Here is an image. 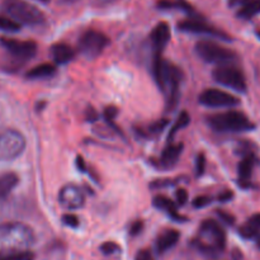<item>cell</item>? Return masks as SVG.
I'll return each mask as SVG.
<instances>
[{
    "label": "cell",
    "mask_w": 260,
    "mask_h": 260,
    "mask_svg": "<svg viewBox=\"0 0 260 260\" xmlns=\"http://www.w3.org/2000/svg\"><path fill=\"white\" fill-rule=\"evenodd\" d=\"M207 122L213 129L220 132H245L254 128L250 119L243 112L239 111L213 114L208 117Z\"/></svg>",
    "instance_id": "5"
},
{
    "label": "cell",
    "mask_w": 260,
    "mask_h": 260,
    "mask_svg": "<svg viewBox=\"0 0 260 260\" xmlns=\"http://www.w3.org/2000/svg\"><path fill=\"white\" fill-rule=\"evenodd\" d=\"M55 73H56L55 65L45 62V63H41V65H37V66H35V68L30 69L25 76H27L28 79H32V80H35V79L48 78V76H52Z\"/></svg>",
    "instance_id": "21"
},
{
    "label": "cell",
    "mask_w": 260,
    "mask_h": 260,
    "mask_svg": "<svg viewBox=\"0 0 260 260\" xmlns=\"http://www.w3.org/2000/svg\"><path fill=\"white\" fill-rule=\"evenodd\" d=\"M142 229H144V222H142V221H135L131 225V228H129V235H139V234H141Z\"/></svg>",
    "instance_id": "36"
},
{
    "label": "cell",
    "mask_w": 260,
    "mask_h": 260,
    "mask_svg": "<svg viewBox=\"0 0 260 260\" xmlns=\"http://www.w3.org/2000/svg\"><path fill=\"white\" fill-rule=\"evenodd\" d=\"M256 244H258V246L260 248V236L258 238V243H256Z\"/></svg>",
    "instance_id": "45"
},
{
    "label": "cell",
    "mask_w": 260,
    "mask_h": 260,
    "mask_svg": "<svg viewBox=\"0 0 260 260\" xmlns=\"http://www.w3.org/2000/svg\"><path fill=\"white\" fill-rule=\"evenodd\" d=\"M0 43L3 47L15 58L28 60L37 53V43L35 41H22L17 38L2 37Z\"/></svg>",
    "instance_id": "11"
},
{
    "label": "cell",
    "mask_w": 260,
    "mask_h": 260,
    "mask_svg": "<svg viewBox=\"0 0 260 260\" xmlns=\"http://www.w3.org/2000/svg\"><path fill=\"white\" fill-rule=\"evenodd\" d=\"M254 165H255V156L253 154L245 155L239 164V182L241 187H248L250 183Z\"/></svg>",
    "instance_id": "15"
},
{
    "label": "cell",
    "mask_w": 260,
    "mask_h": 260,
    "mask_svg": "<svg viewBox=\"0 0 260 260\" xmlns=\"http://www.w3.org/2000/svg\"><path fill=\"white\" fill-rule=\"evenodd\" d=\"M98 2L103 3V4H109V3H113L114 0H98Z\"/></svg>",
    "instance_id": "43"
},
{
    "label": "cell",
    "mask_w": 260,
    "mask_h": 260,
    "mask_svg": "<svg viewBox=\"0 0 260 260\" xmlns=\"http://www.w3.org/2000/svg\"><path fill=\"white\" fill-rule=\"evenodd\" d=\"M35 243V234L29 226L20 222L0 225V256L27 251Z\"/></svg>",
    "instance_id": "2"
},
{
    "label": "cell",
    "mask_w": 260,
    "mask_h": 260,
    "mask_svg": "<svg viewBox=\"0 0 260 260\" xmlns=\"http://www.w3.org/2000/svg\"><path fill=\"white\" fill-rule=\"evenodd\" d=\"M62 222L63 225L69 226V228H78L79 223H80L79 222V218L75 215H73V213H65L62 216Z\"/></svg>",
    "instance_id": "32"
},
{
    "label": "cell",
    "mask_w": 260,
    "mask_h": 260,
    "mask_svg": "<svg viewBox=\"0 0 260 260\" xmlns=\"http://www.w3.org/2000/svg\"><path fill=\"white\" fill-rule=\"evenodd\" d=\"M19 178L15 173H5L0 175V201L9 196V193L17 187Z\"/></svg>",
    "instance_id": "20"
},
{
    "label": "cell",
    "mask_w": 260,
    "mask_h": 260,
    "mask_svg": "<svg viewBox=\"0 0 260 260\" xmlns=\"http://www.w3.org/2000/svg\"><path fill=\"white\" fill-rule=\"evenodd\" d=\"M196 170H197V175L201 177V175L205 174L206 170V155L203 152H200L197 156V160H196Z\"/></svg>",
    "instance_id": "30"
},
{
    "label": "cell",
    "mask_w": 260,
    "mask_h": 260,
    "mask_svg": "<svg viewBox=\"0 0 260 260\" xmlns=\"http://www.w3.org/2000/svg\"><path fill=\"white\" fill-rule=\"evenodd\" d=\"M85 196L79 185L66 184L58 190V203L65 210H79L84 206Z\"/></svg>",
    "instance_id": "13"
},
{
    "label": "cell",
    "mask_w": 260,
    "mask_h": 260,
    "mask_svg": "<svg viewBox=\"0 0 260 260\" xmlns=\"http://www.w3.org/2000/svg\"><path fill=\"white\" fill-rule=\"evenodd\" d=\"M189 122H190L189 114H188L187 112H182V113L179 114V117H178V119H177V122H175V124H174V126H173L172 131H170L169 141H170V140L174 139L175 134H177V132L179 131V129H182V128H184V127H187L188 124H189Z\"/></svg>",
    "instance_id": "24"
},
{
    "label": "cell",
    "mask_w": 260,
    "mask_h": 260,
    "mask_svg": "<svg viewBox=\"0 0 260 260\" xmlns=\"http://www.w3.org/2000/svg\"><path fill=\"white\" fill-rule=\"evenodd\" d=\"M37 2H40V3H43V4H47V3L50 2V0H37Z\"/></svg>",
    "instance_id": "44"
},
{
    "label": "cell",
    "mask_w": 260,
    "mask_h": 260,
    "mask_svg": "<svg viewBox=\"0 0 260 260\" xmlns=\"http://www.w3.org/2000/svg\"><path fill=\"white\" fill-rule=\"evenodd\" d=\"M51 56L56 63L63 65L73 60L75 56V51L66 43H56L51 47Z\"/></svg>",
    "instance_id": "17"
},
{
    "label": "cell",
    "mask_w": 260,
    "mask_h": 260,
    "mask_svg": "<svg viewBox=\"0 0 260 260\" xmlns=\"http://www.w3.org/2000/svg\"><path fill=\"white\" fill-rule=\"evenodd\" d=\"M177 202L179 206H184L188 202V192L183 188L177 190Z\"/></svg>",
    "instance_id": "35"
},
{
    "label": "cell",
    "mask_w": 260,
    "mask_h": 260,
    "mask_svg": "<svg viewBox=\"0 0 260 260\" xmlns=\"http://www.w3.org/2000/svg\"><path fill=\"white\" fill-rule=\"evenodd\" d=\"M200 103L211 108H222V107L239 106L240 99L220 89H206L200 95Z\"/></svg>",
    "instance_id": "10"
},
{
    "label": "cell",
    "mask_w": 260,
    "mask_h": 260,
    "mask_svg": "<svg viewBox=\"0 0 260 260\" xmlns=\"http://www.w3.org/2000/svg\"><path fill=\"white\" fill-rule=\"evenodd\" d=\"M76 167H78V169L80 170L81 173H84L85 172V161H84V159H83V156H78L76 157Z\"/></svg>",
    "instance_id": "41"
},
{
    "label": "cell",
    "mask_w": 260,
    "mask_h": 260,
    "mask_svg": "<svg viewBox=\"0 0 260 260\" xmlns=\"http://www.w3.org/2000/svg\"><path fill=\"white\" fill-rule=\"evenodd\" d=\"M211 202H212V198L208 197V196H200V197L193 200V206H194L196 208H202L210 205Z\"/></svg>",
    "instance_id": "33"
},
{
    "label": "cell",
    "mask_w": 260,
    "mask_h": 260,
    "mask_svg": "<svg viewBox=\"0 0 260 260\" xmlns=\"http://www.w3.org/2000/svg\"><path fill=\"white\" fill-rule=\"evenodd\" d=\"M35 259V254L30 251H20V253L9 254V255L0 256V260H33Z\"/></svg>",
    "instance_id": "26"
},
{
    "label": "cell",
    "mask_w": 260,
    "mask_h": 260,
    "mask_svg": "<svg viewBox=\"0 0 260 260\" xmlns=\"http://www.w3.org/2000/svg\"><path fill=\"white\" fill-rule=\"evenodd\" d=\"M152 73L157 85L165 93L169 108H174L179 98V85L182 81V71L174 63L164 60L161 53H155L152 62Z\"/></svg>",
    "instance_id": "1"
},
{
    "label": "cell",
    "mask_w": 260,
    "mask_h": 260,
    "mask_svg": "<svg viewBox=\"0 0 260 260\" xmlns=\"http://www.w3.org/2000/svg\"><path fill=\"white\" fill-rule=\"evenodd\" d=\"M178 28H179V30H183V32L197 33V35H210L226 41L230 40V36L215 28L213 25L208 24L207 22L200 19V18H189V19L182 20V22L178 23Z\"/></svg>",
    "instance_id": "12"
},
{
    "label": "cell",
    "mask_w": 260,
    "mask_h": 260,
    "mask_svg": "<svg viewBox=\"0 0 260 260\" xmlns=\"http://www.w3.org/2000/svg\"><path fill=\"white\" fill-rule=\"evenodd\" d=\"M196 52L202 60L211 63L229 65L236 58V53L228 47H223L220 43L210 40H202L196 45Z\"/></svg>",
    "instance_id": "6"
},
{
    "label": "cell",
    "mask_w": 260,
    "mask_h": 260,
    "mask_svg": "<svg viewBox=\"0 0 260 260\" xmlns=\"http://www.w3.org/2000/svg\"><path fill=\"white\" fill-rule=\"evenodd\" d=\"M258 36L260 37V30H258Z\"/></svg>",
    "instance_id": "46"
},
{
    "label": "cell",
    "mask_w": 260,
    "mask_h": 260,
    "mask_svg": "<svg viewBox=\"0 0 260 260\" xmlns=\"http://www.w3.org/2000/svg\"><path fill=\"white\" fill-rule=\"evenodd\" d=\"M25 149V139L19 131L8 129L0 132V161H10L22 155Z\"/></svg>",
    "instance_id": "7"
},
{
    "label": "cell",
    "mask_w": 260,
    "mask_h": 260,
    "mask_svg": "<svg viewBox=\"0 0 260 260\" xmlns=\"http://www.w3.org/2000/svg\"><path fill=\"white\" fill-rule=\"evenodd\" d=\"M233 198H234V193L231 192V190H226V192H222L220 196H218L217 200H218V202L226 203V202H229V201L233 200Z\"/></svg>",
    "instance_id": "37"
},
{
    "label": "cell",
    "mask_w": 260,
    "mask_h": 260,
    "mask_svg": "<svg viewBox=\"0 0 260 260\" xmlns=\"http://www.w3.org/2000/svg\"><path fill=\"white\" fill-rule=\"evenodd\" d=\"M239 233H240V235L243 236V238L245 239H253L255 238V236L259 235V229L254 228L253 225H250V223H246V225L241 226L240 230H239Z\"/></svg>",
    "instance_id": "28"
},
{
    "label": "cell",
    "mask_w": 260,
    "mask_h": 260,
    "mask_svg": "<svg viewBox=\"0 0 260 260\" xmlns=\"http://www.w3.org/2000/svg\"><path fill=\"white\" fill-rule=\"evenodd\" d=\"M2 8L8 17L19 24L38 25L45 22V14L36 5L24 0H4Z\"/></svg>",
    "instance_id": "4"
},
{
    "label": "cell",
    "mask_w": 260,
    "mask_h": 260,
    "mask_svg": "<svg viewBox=\"0 0 260 260\" xmlns=\"http://www.w3.org/2000/svg\"><path fill=\"white\" fill-rule=\"evenodd\" d=\"M157 7L160 9H180L188 13L194 12L192 5L188 2H185V0H159Z\"/></svg>",
    "instance_id": "23"
},
{
    "label": "cell",
    "mask_w": 260,
    "mask_h": 260,
    "mask_svg": "<svg viewBox=\"0 0 260 260\" xmlns=\"http://www.w3.org/2000/svg\"><path fill=\"white\" fill-rule=\"evenodd\" d=\"M183 151V144H169V146L162 151L159 159L160 167L170 168L178 161Z\"/></svg>",
    "instance_id": "18"
},
{
    "label": "cell",
    "mask_w": 260,
    "mask_h": 260,
    "mask_svg": "<svg viewBox=\"0 0 260 260\" xmlns=\"http://www.w3.org/2000/svg\"><path fill=\"white\" fill-rule=\"evenodd\" d=\"M101 251L104 255H113V254H117L121 251V246L117 243H113V241H106L104 244H102Z\"/></svg>",
    "instance_id": "27"
},
{
    "label": "cell",
    "mask_w": 260,
    "mask_h": 260,
    "mask_svg": "<svg viewBox=\"0 0 260 260\" xmlns=\"http://www.w3.org/2000/svg\"><path fill=\"white\" fill-rule=\"evenodd\" d=\"M246 0H230V7H235V5H243Z\"/></svg>",
    "instance_id": "42"
},
{
    "label": "cell",
    "mask_w": 260,
    "mask_h": 260,
    "mask_svg": "<svg viewBox=\"0 0 260 260\" xmlns=\"http://www.w3.org/2000/svg\"><path fill=\"white\" fill-rule=\"evenodd\" d=\"M69 2H71V0H69Z\"/></svg>",
    "instance_id": "47"
},
{
    "label": "cell",
    "mask_w": 260,
    "mask_h": 260,
    "mask_svg": "<svg viewBox=\"0 0 260 260\" xmlns=\"http://www.w3.org/2000/svg\"><path fill=\"white\" fill-rule=\"evenodd\" d=\"M217 215H218V217L221 218V221H222V222H225L226 225L231 226V225H234V223H235V217H234L233 215H230L229 212H226V211L218 210Z\"/></svg>",
    "instance_id": "34"
},
{
    "label": "cell",
    "mask_w": 260,
    "mask_h": 260,
    "mask_svg": "<svg viewBox=\"0 0 260 260\" xmlns=\"http://www.w3.org/2000/svg\"><path fill=\"white\" fill-rule=\"evenodd\" d=\"M168 123H169V119H159V121H156V122H154L152 124H150L149 128H147V132H149L150 135L160 134V132H161L162 129L168 126Z\"/></svg>",
    "instance_id": "29"
},
{
    "label": "cell",
    "mask_w": 260,
    "mask_h": 260,
    "mask_svg": "<svg viewBox=\"0 0 260 260\" xmlns=\"http://www.w3.org/2000/svg\"><path fill=\"white\" fill-rule=\"evenodd\" d=\"M86 119H88L89 122H94L98 119V113L95 112V109L89 108L88 111H86Z\"/></svg>",
    "instance_id": "40"
},
{
    "label": "cell",
    "mask_w": 260,
    "mask_h": 260,
    "mask_svg": "<svg viewBox=\"0 0 260 260\" xmlns=\"http://www.w3.org/2000/svg\"><path fill=\"white\" fill-rule=\"evenodd\" d=\"M260 13V0H246L238 12V17L241 19H250Z\"/></svg>",
    "instance_id": "22"
},
{
    "label": "cell",
    "mask_w": 260,
    "mask_h": 260,
    "mask_svg": "<svg viewBox=\"0 0 260 260\" xmlns=\"http://www.w3.org/2000/svg\"><path fill=\"white\" fill-rule=\"evenodd\" d=\"M152 205H154L156 208H159V210L167 211V212L169 213L173 218H175V220H180V221L184 220L182 216L178 215L177 205H175L170 198L165 197V196H161V194L156 196V197L152 200Z\"/></svg>",
    "instance_id": "19"
},
{
    "label": "cell",
    "mask_w": 260,
    "mask_h": 260,
    "mask_svg": "<svg viewBox=\"0 0 260 260\" xmlns=\"http://www.w3.org/2000/svg\"><path fill=\"white\" fill-rule=\"evenodd\" d=\"M117 114H118V109H117L116 107H113V106H109V107H107L106 109H104L103 116H104V118H106V121L108 122L109 124H113L114 119H116V117H117Z\"/></svg>",
    "instance_id": "31"
},
{
    "label": "cell",
    "mask_w": 260,
    "mask_h": 260,
    "mask_svg": "<svg viewBox=\"0 0 260 260\" xmlns=\"http://www.w3.org/2000/svg\"><path fill=\"white\" fill-rule=\"evenodd\" d=\"M180 239V234L178 230H167L157 238L156 250L159 254H164L169 249L174 248Z\"/></svg>",
    "instance_id": "16"
},
{
    "label": "cell",
    "mask_w": 260,
    "mask_h": 260,
    "mask_svg": "<svg viewBox=\"0 0 260 260\" xmlns=\"http://www.w3.org/2000/svg\"><path fill=\"white\" fill-rule=\"evenodd\" d=\"M198 250L210 255H216L226 245V235L222 226L213 220L203 221L200 229V238L194 241Z\"/></svg>",
    "instance_id": "3"
},
{
    "label": "cell",
    "mask_w": 260,
    "mask_h": 260,
    "mask_svg": "<svg viewBox=\"0 0 260 260\" xmlns=\"http://www.w3.org/2000/svg\"><path fill=\"white\" fill-rule=\"evenodd\" d=\"M135 260H154V258H152V254L145 249V250H140L139 253H137L136 259Z\"/></svg>",
    "instance_id": "38"
},
{
    "label": "cell",
    "mask_w": 260,
    "mask_h": 260,
    "mask_svg": "<svg viewBox=\"0 0 260 260\" xmlns=\"http://www.w3.org/2000/svg\"><path fill=\"white\" fill-rule=\"evenodd\" d=\"M150 40H151L155 52L161 53V51L164 50V47L168 45L170 40V27L168 25V23H159L152 29L151 35H150Z\"/></svg>",
    "instance_id": "14"
},
{
    "label": "cell",
    "mask_w": 260,
    "mask_h": 260,
    "mask_svg": "<svg viewBox=\"0 0 260 260\" xmlns=\"http://www.w3.org/2000/svg\"><path fill=\"white\" fill-rule=\"evenodd\" d=\"M19 29V23H17L9 17L0 15V30H4V32H18Z\"/></svg>",
    "instance_id": "25"
},
{
    "label": "cell",
    "mask_w": 260,
    "mask_h": 260,
    "mask_svg": "<svg viewBox=\"0 0 260 260\" xmlns=\"http://www.w3.org/2000/svg\"><path fill=\"white\" fill-rule=\"evenodd\" d=\"M213 79L226 88L238 91L246 90V80L244 74L233 65H221L213 71Z\"/></svg>",
    "instance_id": "9"
},
{
    "label": "cell",
    "mask_w": 260,
    "mask_h": 260,
    "mask_svg": "<svg viewBox=\"0 0 260 260\" xmlns=\"http://www.w3.org/2000/svg\"><path fill=\"white\" fill-rule=\"evenodd\" d=\"M248 222L250 223V225H253L254 228L260 229V213H255V215L251 216V217L249 218Z\"/></svg>",
    "instance_id": "39"
},
{
    "label": "cell",
    "mask_w": 260,
    "mask_h": 260,
    "mask_svg": "<svg viewBox=\"0 0 260 260\" xmlns=\"http://www.w3.org/2000/svg\"><path fill=\"white\" fill-rule=\"evenodd\" d=\"M108 45L109 38L103 32L96 29H88L79 38V50L89 58L101 55Z\"/></svg>",
    "instance_id": "8"
}]
</instances>
